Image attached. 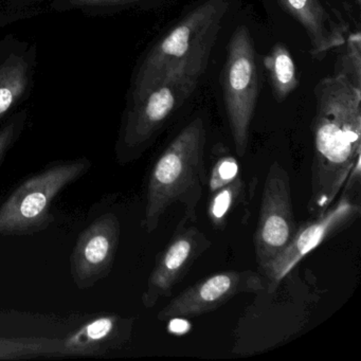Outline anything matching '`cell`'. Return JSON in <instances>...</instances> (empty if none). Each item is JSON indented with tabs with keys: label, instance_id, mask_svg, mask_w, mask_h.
<instances>
[{
	"label": "cell",
	"instance_id": "6da1fadb",
	"mask_svg": "<svg viewBox=\"0 0 361 361\" xmlns=\"http://www.w3.org/2000/svg\"><path fill=\"white\" fill-rule=\"evenodd\" d=\"M314 159L308 212H324L337 198L361 152V87L342 75L314 88Z\"/></svg>",
	"mask_w": 361,
	"mask_h": 361
},
{
	"label": "cell",
	"instance_id": "7a4b0ae2",
	"mask_svg": "<svg viewBox=\"0 0 361 361\" xmlns=\"http://www.w3.org/2000/svg\"><path fill=\"white\" fill-rule=\"evenodd\" d=\"M207 130L200 116L189 122L158 157L149 173L142 227L151 234L172 204L185 207V217L197 221V206L208 181L204 147Z\"/></svg>",
	"mask_w": 361,
	"mask_h": 361
},
{
	"label": "cell",
	"instance_id": "3957f363",
	"mask_svg": "<svg viewBox=\"0 0 361 361\" xmlns=\"http://www.w3.org/2000/svg\"><path fill=\"white\" fill-rule=\"evenodd\" d=\"M230 9V0H204L149 50L139 67L133 101L166 73L179 67L206 71L213 46Z\"/></svg>",
	"mask_w": 361,
	"mask_h": 361
},
{
	"label": "cell",
	"instance_id": "277c9868",
	"mask_svg": "<svg viewBox=\"0 0 361 361\" xmlns=\"http://www.w3.org/2000/svg\"><path fill=\"white\" fill-rule=\"evenodd\" d=\"M204 73L188 67L172 69L133 101L118 140L119 164H130L147 151L171 116L195 92Z\"/></svg>",
	"mask_w": 361,
	"mask_h": 361
},
{
	"label": "cell",
	"instance_id": "5b68a950",
	"mask_svg": "<svg viewBox=\"0 0 361 361\" xmlns=\"http://www.w3.org/2000/svg\"><path fill=\"white\" fill-rule=\"evenodd\" d=\"M90 168L86 158L56 162L23 181L0 206V235H33L47 229L56 198Z\"/></svg>",
	"mask_w": 361,
	"mask_h": 361
},
{
	"label": "cell",
	"instance_id": "8992f818",
	"mask_svg": "<svg viewBox=\"0 0 361 361\" xmlns=\"http://www.w3.org/2000/svg\"><path fill=\"white\" fill-rule=\"evenodd\" d=\"M221 85L235 151L244 157L259 92L255 42L246 26H238L232 33Z\"/></svg>",
	"mask_w": 361,
	"mask_h": 361
},
{
	"label": "cell",
	"instance_id": "52a82bcc",
	"mask_svg": "<svg viewBox=\"0 0 361 361\" xmlns=\"http://www.w3.org/2000/svg\"><path fill=\"white\" fill-rule=\"evenodd\" d=\"M298 227L288 172L280 162H272L264 183L255 233V255L262 271L288 246Z\"/></svg>",
	"mask_w": 361,
	"mask_h": 361
},
{
	"label": "cell",
	"instance_id": "ba28073f",
	"mask_svg": "<svg viewBox=\"0 0 361 361\" xmlns=\"http://www.w3.org/2000/svg\"><path fill=\"white\" fill-rule=\"evenodd\" d=\"M360 214V204L353 200L350 189L345 188L341 197L334 202L324 212L299 226L288 246L264 271L270 281V293L276 290L285 276L290 274L308 253L350 227Z\"/></svg>",
	"mask_w": 361,
	"mask_h": 361
},
{
	"label": "cell",
	"instance_id": "9c48e42d",
	"mask_svg": "<svg viewBox=\"0 0 361 361\" xmlns=\"http://www.w3.org/2000/svg\"><path fill=\"white\" fill-rule=\"evenodd\" d=\"M265 289L261 274L253 270H226L198 281L166 304L157 319L191 318L221 307L243 293H259Z\"/></svg>",
	"mask_w": 361,
	"mask_h": 361
},
{
	"label": "cell",
	"instance_id": "30bf717a",
	"mask_svg": "<svg viewBox=\"0 0 361 361\" xmlns=\"http://www.w3.org/2000/svg\"><path fill=\"white\" fill-rule=\"evenodd\" d=\"M193 224L183 216L170 242L156 259L147 288L141 295L145 308H153L162 298L170 297L174 287L212 245L206 234Z\"/></svg>",
	"mask_w": 361,
	"mask_h": 361
},
{
	"label": "cell",
	"instance_id": "8fae6325",
	"mask_svg": "<svg viewBox=\"0 0 361 361\" xmlns=\"http://www.w3.org/2000/svg\"><path fill=\"white\" fill-rule=\"evenodd\" d=\"M120 236L121 224L114 213L101 215L80 233L69 257L71 276L78 288H92L111 274Z\"/></svg>",
	"mask_w": 361,
	"mask_h": 361
},
{
	"label": "cell",
	"instance_id": "7c38bea8",
	"mask_svg": "<svg viewBox=\"0 0 361 361\" xmlns=\"http://www.w3.org/2000/svg\"><path fill=\"white\" fill-rule=\"evenodd\" d=\"M281 7L300 23L310 44V54L323 60L331 50L342 47L348 37V27L335 18L322 0H278Z\"/></svg>",
	"mask_w": 361,
	"mask_h": 361
},
{
	"label": "cell",
	"instance_id": "4fadbf2b",
	"mask_svg": "<svg viewBox=\"0 0 361 361\" xmlns=\"http://www.w3.org/2000/svg\"><path fill=\"white\" fill-rule=\"evenodd\" d=\"M135 320L119 314H104L88 321L62 339L61 357H90L107 354L130 341Z\"/></svg>",
	"mask_w": 361,
	"mask_h": 361
},
{
	"label": "cell",
	"instance_id": "5bb4252c",
	"mask_svg": "<svg viewBox=\"0 0 361 361\" xmlns=\"http://www.w3.org/2000/svg\"><path fill=\"white\" fill-rule=\"evenodd\" d=\"M264 66L269 73L274 98L279 102L286 100L299 86L295 62L286 46L276 44L264 58Z\"/></svg>",
	"mask_w": 361,
	"mask_h": 361
},
{
	"label": "cell",
	"instance_id": "9a60e30c",
	"mask_svg": "<svg viewBox=\"0 0 361 361\" xmlns=\"http://www.w3.org/2000/svg\"><path fill=\"white\" fill-rule=\"evenodd\" d=\"M62 339L46 337H1L0 361L61 357Z\"/></svg>",
	"mask_w": 361,
	"mask_h": 361
},
{
	"label": "cell",
	"instance_id": "2e32d148",
	"mask_svg": "<svg viewBox=\"0 0 361 361\" xmlns=\"http://www.w3.org/2000/svg\"><path fill=\"white\" fill-rule=\"evenodd\" d=\"M247 183L242 174L232 183L210 193L207 206L209 221L215 230H224L227 226L228 217L234 209L246 200Z\"/></svg>",
	"mask_w": 361,
	"mask_h": 361
},
{
	"label": "cell",
	"instance_id": "e0dca14e",
	"mask_svg": "<svg viewBox=\"0 0 361 361\" xmlns=\"http://www.w3.org/2000/svg\"><path fill=\"white\" fill-rule=\"evenodd\" d=\"M28 84V63L11 56L0 65V119L23 96Z\"/></svg>",
	"mask_w": 361,
	"mask_h": 361
},
{
	"label": "cell",
	"instance_id": "ac0fdd59",
	"mask_svg": "<svg viewBox=\"0 0 361 361\" xmlns=\"http://www.w3.org/2000/svg\"><path fill=\"white\" fill-rule=\"evenodd\" d=\"M213 155H214V160L209 171L208 181H207L210 193L232 183L240 175L238 160L228 152L227 149L223 147L219 149V145H216L213 149Z\"/></svg>",
	"mask_w": 361,
	"mask_h": 361
},
{
	"label": "cell",
	"instance_id": "d6986e66",
	"mask_svg": "<svg viewBox=\"0 0 361 361\" xmlns=\"http://www.w3.org/2000/svg\"><path fill=\"white\" fill-rule=\"evenodd\" d=\"M345 51L339 59L337 75H342L361 87V39L359 32L346 37Z\"/></svg>",
	"mask_w": 361,
	"mask_h": 361
},
{
	"label": "cell",
	"instance_id": "ffe728a7",
	"mask_svg": "<svg viewBox=\"0 0 361 361\" xmlns=\"http://www.w3.org/2000/svg\"><path fill=\"white\" fill-rule=\"evenodd\" d=\"M22 128L23 121L18 119L8 124L0 130V162L4 159L10 147L16 142Z\"/></svg>",
	"mask_w": 361,
	"mask_h": 361
},
{
	"label": "cell",
	"instance_id": "44dd1931",
	"mask_svg": "<svg viewBox=\"0 0 361 361\" xmlns=\"http://www.w3.org/2000/svg\"><path fill=\"white\" fill-rule=\"evenodd\" d=\"M133 0H71L75 6H105L117 5V4L128 3Z\"/></svg>",
	"mask_w": 361,
	"mask_h": 361
}]
</instances>
